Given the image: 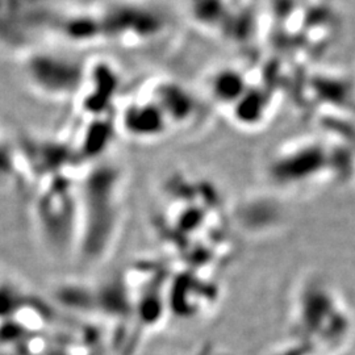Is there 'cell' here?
I'll return each mask as SVG.
<instances>
[{
	"mask_svg": "<svg viewBox=\"0 0 355 355\" xmlns=\"http://www.w3.org/2000/svg\"><path fill=\"white\" fill-rule=\"evenodd\" d=\"M166 116L157 103H141L128 107L123 125L133 137L150 139L165 130Z\"/></svg>",
	"mask_w": 355,
	"mask_h": 355,
	"instance_id": "1",
	"label": "cell"
},
{
	"mask_svg": "<svg viewBox=\"0 0 355 355\" xmlns=\"http://www.w3.org/2000/svg\"><path fill=\"white\" fill-rule=\"evenodd\" d=\"M155 99L165 116H174L177 120H183L192 111L190 96L175 85H162Z\"/></svg>",
	"mask_w": 355,
	"mask_h": 355,
	"instance_id": "2",
	"label": "cell"
},
{
	"mask_svg": "<svg viewBox=\"0 0 355 355\" xmlns=\"http://www.w3.org/2000/svg\"><path fill=\"white\" fill-rule=\"evenodd\" d=\"M212 91L215 98L221 102H234L241 99L245 82L240 74L232 70H224L214 76Z\"/></svg>",
	"mask_w": 355,
	"mask_h": 355,
	"instance_id": "3",
	"label": "cell"
}]
</instances>
